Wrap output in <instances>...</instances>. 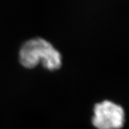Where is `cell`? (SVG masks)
Wrapping results in <instances>:
<instances>
[{
  "label": "cell",
  "mask_w": 129,
  "mask_h": 129,
  "mask_svg": "<svg viewBox=\"0 0 129 129\" xmlns=\"http://www.w3.org/2000/svg\"><path fill=\"white\" fill-rule=\"evenodd\" d=\"M124 121V111L121 106L108 101L95 106L92 122L96 128L120 129Z\"/></svg>",
  "instance_id": "obj_2"
},
{
  "label": "cell",
  "mask_w": 129,
  "mask_h": 129,
  "mask_svg": "<svg viewBox=\"0 0 129 129\" xmlns=\"http://www.w3.org/2000/svg\"><path fill=\"white\" fill-rule=\"evenodd\" d=\"M19 62L26 68L32 69L42 63L47 70H55L61 67L62 57L51 43L37 37L28 40L22 46Z\"/></svg>",
  "instance_id": "obj_1"
}]
</instances>
